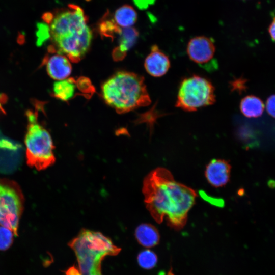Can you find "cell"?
Segmentation results:
<instances>
[{"label": "cell", "instance_id": "cell-1", "mask_svg": "<svg viewBox=\"0 0 275 275\" xmlns=\"http://www.w3.org/2000/svg\"><path fill=\"white\" fill-rule=\"evenodd\" d=\"M142 189L146 208L157 223L166 218L175 229L185 225L197 197L193 189L177 182L168 170L159 167L147 175Z\"/></svg>", "mask_w": 275, "mask_h": 275}, {"label": "cell", "instance_id": "cell-2", "mask_svg": "<svg viewBox=\"0 0 275 275\" xmlns=\"http://www.w3.org/2000/svg\"><path fill=\"white\" fill-rule=\"evenodd\" d=\"M88 22L84 11L76 5L69 4L58 11L50 23L53 43L50 51L65 55L73 62L79 61L88 51L93 38Z\"/></svg>", "mask_w": 275, "mask_h": 275}, {"label": "cell", "instance_id": "cell-3", "mask_svg": "<svg viewBox=\"0 0 275 275\" xmlns=\"http://www.w3.org/2000/svg\"><path fill=\"white\" fill-rule=\"evenodd\" d=\"M101 94L105 103L118 113H127L151 103L144 77L133 72L116 73L102 84Z\"/></svg>", "mask_w": 275, "mask_h": 275}, {"label": "cell", "instance_id": "cell-4", "mask_svg": "<svg viewBox=\"0 0 275 275\" xmlns=\"http://www.w3.org/2000/svg\"><path fill=\"white\" fill-rule=\"evenodd\" d=\"M68 245L75 254L81 275H102V260L121 250L101 233L87 229L80 231Z\"/></svg>", "mask_w": 275, "mask_h": 275}, {"label": "cell", "instance_id": "cell-5", "mask_svg": "<svg viewBox=\"0 0 275 275\" xmlns=\"http://www.w3.org/2000/svg\"><path fill=\"white\" fill-rule=\"evenodd\" d=\"M28 120L24 142L28 165L38 171L53 164L56 160L53 144L49 132L37 122V117L32 111L26 113Z\"/></svg>", "mask_w": 275, "mask_h": 275}, {"label": "cell", "instance_id": "cell-6", "mask_svg": "<svg viewBox=\"0 0 275 275\" xmlns=\"http://www.w3.org/2000/svg\"><path fill=\"white\" fill-rule=\"evenodd\" d=\"M215 88L204 77L193 75L180 82L175 106L186 112H194L215 103Z\"/></svg>", "mask_w": 275, "mask_h": 275}, {"label": "cell", "instance_id": "cell-7", "mask_svg": "<svg viewBox=\"0 0 275 275\" xmlns=\"http://www.w3.org/2000/svg\"><path fill=\"white\" fill-rule=\"evenodd\" d=\"M24 197L15 181L0 178V226L11 229L17 235L19 219L24 209Z\"/></svg>", "mask_w": 275, "mask_h": 275}, {"label": "cell", "instance_id": "cell-8", "mask_svg": "<svg viewBox=\"0 0 275 275\" xmlns=\"http://www.w3.org/2000/svg\"><path fill=\"white\" fill-rule=\"evenodd\" d=\"M187 53L191 61L204 66L213 59L215 46L214 42L209 38L204 36H196L188 42Z\"/></svg>", "mask_w": 275, "mask_h": 275}, {"label": "cell", "instance_id": "cell-9", "mask_svg": "<svg viewBox=\"0 0 275 275\" xmlns=\"http://www.w3.org/2000/svg\"><path fill=\"white\" fill-rule=\"evenodd\" d=\"M231 166L224 159H214L206 166L205 176L208 183L215 187L225 185L229 181Z\"/></svg>", "mask_w": 275, "mask_h": 275}, {"label": "cell", "instance_id": "cell-10", "mask_svg": "<svg viewBox=\"0 0 275 275\" xmlns=\"http://www.w3.org/2000/svg\"><path fill=\"white\" fill-rule=\"evenodd\" d=\"M144 67L150 75L159 77L165 75L170 68V61L156 45L152 46L144 62Z\"/></svg>", "mask_w": 275, "mask_h": 275}, {"label": "cell", "instance_id": "cell-11", "mask_svg": "<svg viewBox=\"0 0 275 275\" xmlns=\"http://www.w3.org/2000/svg\"><path fill=\"white\" fill-rule=\"evenodd\" d=\"M45 64L48 74L53 79H65L71 73L72 66L69 59L63 54L52 55L45 60Z\"/></svg>", "mask_w": 275, "mask_h": 275}, {"label": "cell", "instance_id": "cell-12", "mask_svg": "<svg viewBox=\"0 0 275 275\" xmlns=\"http://www.w3.org/2000/svg\"><path fill=\"white\" fill-rule=\"evenodd\" d=\"M118 46L114 49L113 53L116 60L122 59L136 43L139 37L138 30L133 27L121 28L118 34Z\"/></svg>", "mask_w": 275, "mask_h": 275}, {"label": "cell", "instance_id": "cell-13", "mask_svg": "<svg viewBox=\"0 0 275 275\" xmlns=\"http://www.w3.org/2000/svg\"><path fill=\"white\" fill-rule=\"evenodd\" d=\"M135 236L140 244L147 248L157 245L160 238L157 229L148 223L142 224L136 228Z\"/></svg>", "mask_w": 275, "mask_h": 275}, {"label": "cell", "instance_id": "cell-14", "mask_svg": "<svg viewBox=\"0 0 275 275\" xmlns=\"http://www.w3.org/2000/svg\"><path fill=\"white\" fill-rule=\"evenodd\" d=\"M113 19L120 28H128L132 26L136 22L138 15L131 6L126 4L116 10Z\"/></svg>", "mask_w": 275, "mask_h": 275}, {"label": "cell", "instance_id": "cell-15", "mask_svg": "<svg viewBox=\"0 0 275 275\" xmlns=\"http://www.w3.org/2000/svg\"><path fill=\"white\" fill-rule=\"evenodd\" d=\"M75 81L73 78L58 80L53 86V95L57 98L68 101L72 98L75 92Z\"/></svg>", "mask_w": 275, "mask_h": 275}, {"label": "cell", "instance_id": "cell-16", "mask_svg": "<svg viewBox=\"0 0 275 275\" xmlns=\"http://www.w3.org/2000/svg\"><path fill=\"white\" fill-rule=\"evenodd\" d=\"M240 108L245 116L257 117L263 113L264 105L259 98L254 96H248L241 100Z\"/></svg>", "mask_w": 275, "mask_h": 275}, {"label": "cell", "instance_id": "cell-17", "mask_svg": "<svg viewBox=\"0 0 275 275\" xmlns=\"http://www.w3.org/2000/svg\"><path fill=\"white\" fill-rule=\"evenodd\" d=\"M121 29V28L117 24L108 11L104 15L98 23L100 35L112 39L118 35Z\"/></svg>", "mask_w": 275, "mask_h": 275}, {"label": "cell", "instance_id": "cell-18", "mask_svg": "<svg viewBox=\"0 0 275 275\" xmlns=\"http://www.w3.org/2000/svg\"><path fill=\"white\" fill-rule=\"evenodd\" d=\"M139 265L146 269L153 268L157 262L156 255L152 251L147 250L142 251L138 256Z\"/></svg>", "mask_w": 275, "mask_h": 275}, {"label": "cell", "instance_id": "cell-19", "mask_svg": "<svg viewBox=\"0 0 275 275\" xmlns=\"http://www.w3.org/2000/svg\"><path fill=\"white\" fill-rule=\"evenodd\" d=\"M14 235L11 229L0 226V251H6L11 246Z\"/></svg>", "mask_w": 275, "mask_h": 275}, {"label": "cell", "instance_id": "cell-20", "mask_svg": "<svg viewBox=\"0 0 275 275\" xmlns=\"http://www.w3.org/2000/svg\"><path fill=\"white\" fill-rule=\"evenodd\" d=\"M38 29L37 32V41L38 45H41L50 37V29L44 23H39L38 26Z\"/></svg>", "mask_w": 275, "mask_h": 275}, {"label": "cell", "instance_id": "cell-21", "mask_svg": "<svg viewBox=\"0 0 275 275\" xmlns=\"http://www.w3.org/2000/svg\"><path fill=\"white\" fill-rule=\"evenodd\" d=\"M163 115V114H160L158 112H149L145 115L141 117L139 120L140 122H146L148 124L150 127V132L152 131L153 128V125L156 121L157 118Z\"/></svg>", "mask_w": 275, "mask_h": 275}, {"label": "cell", "instance_id": "cell-22", "mask_svg": "<svg viewBox=\"0 0 275 275\" xmlns=\"http://www.w3.org/2000/svg\"><path fill=\"white\" fill-rule=\"evenodd\" d=\"M266 108L268 113L275 118V95L268 98L266 102Z\"/></svg>", "mask_w": 275, "mask_h": 275}, {"label": "cell", "instance_id": "cell-23", "mask_svg": "<svg viewBox=\"0 0 275 275\" xmlns=\"http://www.w3.org/2000/svg\"><path fill=\"white\" fill-rule=\"evenodd\" d=\"M153 1L154 0H133L134 4L141 10L146 9L148 5L151 4Z\"/></svg>", "mask_w": 275, "mask_h": 275}, {"label": "cell", "instance_id": "cell-24", "mask_svg": "<svg viewBox=\"0 0 275 275\" xmlns=\"http://www.w3.org/2000/svg\"><path fill=\"white\" fill-rule=\"evenodd\" d=\"M66 275H81L77 267L73 266L69 267L65 272Z\"/></svg>", "mask_w": 275, "mask_h": 275}, {"label": "cell", "instance_id": "cell-25", "mask_svg": "<svg viewBox=\"0 0 275 275\" xmlns=\"http://www.w3.org/2000/svg\"><path fill=\"white\" fill-rule=\"evenodd\" d=\"M269 33L272 39L275 41V17L269 26Z\"/></svg>", "mask_w": 275, "mask_h": 275}, {"label": "cell", "instance_id": "cell-26", "mask_svg": "<svg viewBox=\"0 0 275 275\" xmlns=\"http://www.w3.org/2000/svg\"><path fill=\"white\" fill-rule=\"evenodd\" d=\"M54 15L50 12L45 13L42 16V18L47 23L50 24L53 18Z\"/></svg>", "mask_w": 275, "mask_h": 275}, {"label": "cell", "instance_id": "cell-27", "mask_svg": "<svg viewBox=\"0 0 275 275\" xmlns=\"http://www.w3.org/2000/svg\"><path fill=\"white\" fill-rule=\"evenodd\" d=\"M6 99H5V96L4 95L0 96V114L5 112L2 107V104L4 103V101Z\"/></svg>", "mask_w": 275, "mask_h": 275}, {"label": "cell", "instance_id": "cell-28", "mask_svg": "<svg viewBox=\"0 0 275 275\" xmlns=\"http://www.w3.org/2000/svg\"><path fill=\"white\" fill-rule=\"evenodd\" d=\"M86 1L88 2V1H91V0H86Z\"/></svg>", "mask_w": 275, "mask_h": 275}]
</instances>
